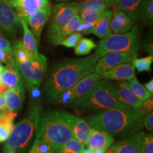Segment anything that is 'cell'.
Here are the masks:
<instances>
[{"label": "cell", "instance_id": "31", "mask_svg": "<svg viewBox=\"0 0 153 153\" xmlns=\"http://www.w3.org/2000/svg\"><path fill=\"white\" fill-rule=\"evenodd\" d=\"M105 10H98V9L92 8H86L79 10V15L82 22H96L101 18Z\"/></svg>", "mask_w": 153, "mask_h": 153}, {"label": "cell", "instance_id": "49", "mask_svg": "<svg viewBox=\"0 0 153 153\" xmlns=\"http://www.w3.org/2000/svg\"><path fill=\"white\" fill-rule=\"evenodd\" d=\"M92 152H93V150H91L90 148H85V149H84L82 153H92Z\"/></svg>", "mask_w": 153, "mask_h": 153}, {"label": "cell", "instance_id": "35", "mask_svg": "<svg viewBox=\"0 0 153 153\" xmlns=\"http://www.w3.org/2000/svg\"><path fill=\"white\" fill-rule=\"evenodd\" d=\"M55 104L62 105H70L72 103V92L71 88L59 94L53 101Z\"/></svg>", "mask_w": 153, "mask_h": 153}, {"label": "cell", "instance_id": "8", "mask_svg": "<svg viewBox=\"0 0 153 153\" xmlns=\"http://www.w3.org/2000/svg\"><path fill=\"white\" fill-rule=\"evenodd\" d=\"M20 27V20L9 0H0V35L13 38Z\"/></svg>", "mask_w": 153, "mask_h": 153}, {"label": "cell", "instance_id": "2", "mask_svg": "<svg viewBox=\"0 0 153 153\" xmlns=\"http://www.w3.org/2000/svg\"><path fill=\"white\" fill-rule=\"evenodd\" d=\"M145 115L146 113L140 108H111L86 116L84 118L92 128L108 133L113 137L124 138L143 129Z\"/></svg>", "mask_w": 153, "mask_h": 153}, {"label": "cell", "instance_id": "53", "mask_svg": "<svg viewBox=\"0 0 153 153\" xmlns=\"http://www.w3.org/2000/svg\"><path fill=\"white\" fill-rule=\"evenodd\" d=\"M56 1H69V0H56Z\"/></svg>", "mask_w": 153, "mask_h": 153}, {"label": "cell", "instance_id": "22", "mask_svg": "<svg viewBox=\"0 0 153 153\" xmlns=\"http://www.w3.org/2000/svg\"><path fill=\"white\" fill-rule=\"evenodd\" d=\"M143 0H115L111 8L112 10L122 11L134 21H140V7Z\"/></svg>", "mask_w": 153, "mask_h": 153}, {"label": "cell", "instance_id": "15", "mask_svg": "<svg viewBox=\"0 0 153 153\" xmlns=\"http://www.w3.org/2000/svg\"><path fill=\"white\" fill-rule=\"evenodd\" d=\"M101 80L100 74L93 72L85 76L71 88L72 102L87 95Z\"/></svg>", "mask_w": 153, "mask_h": 153}, {"label": "cell", "instance_id": "34", "mask_svg": "<svg viewBox=\"0 0 153 153\" xmlns=\"http://www.w3.org/2000/svg\"><path fill=\"white\" fill-rule=\"evenodd\" d=\"M55 150L51 145L45 143L33 142L28 153H54Z\"/></svg>", "mask_w": 153, "mask_h": 153}, {"label": "cell", "instance_id": "14", "mask_svg": "<svg viewBox=\"0 0 153 153\" xmlns=\"http://www.w3.org/2000/svg\"><path fill=\"white\" fill-rule=\"evenodd\" d=\"M51 14H52V9L51 6H49L36 11L31 16L28 17L27 19L25 21L30 27L29 28L35 36L38 43L41 38L43 29L51 18Z\"/></svg>", "mask_w": 153, "mask_h": 153}, {"label": "cell", "instance_id": "19", "mask_svg": "<svg viewBox=\"0 0 153 153\" xmlns=\"http://www.w3.org/2000/svg\"><path fill=\"white\" fill-rule=\"evenodd\" d=\"M25 92V85L20 87L9 88L4 94L6 99V108L9 111L18 114L24 105Z\"/></svg>", "mask_w": 153, "mask_h": 153}, {"label": "cell", "instance_id": "17", "mask_svg": "<svg viewBox=\"0 0 153 153\" xmlns=\"http://www.w3.org/2000/svg\"><path fill=\"white\" fill-rule=\"evenodd\" d=\"M0 81L7 87L13 88L24 85V79L19 71L16 61L4 67L0 76Z\"/></svg>", "mask_w": 153, "mask_h": 153}, {"label": "cell", "instance_id": "43", "mask_svg": "<svg viewBox=\"0 0 153 153\" xmlns=\"http://www.w3.org/2000/svg\"><path fill=\"white\" fill-rule=\"evenodd\" d=\"M152 97H150L148 99H147L146 101H143V105L140 107V109L143 110V111H145L146 114H148L149 112H151L152 111Z\"/></svg>", "mask_w": 153, "mask_h": 153}, {"label": "cell", "instance_id": "1", "mask_svg": "<svg viewBox=\"0 0 153 153\" xmlns=\"http://www.w3.org/2000/svg\"><path fill=\"white\" fill-rule=\"evenodd\" d=\"M99 60L96 53L87 57L67 59L52 67L44 91L48 102H53L62 91L70 89L88 74L94 72Z\"/></svg>", "mask_w": 153, "mask_h": 153}, {"label": "cell", "instance_id": "48", "mask_svg": "<svg viewBox=\"0 0 153 153\" xmlns=\"http://www.w3.org/2000/svg\"><path fill=\"white\" fill-rule=\"evenodd\" d=\"M6 107V99L4 94H0V110L2 111Z\"/></svg>", "mask_w": 153, "mask_h": 153}, {"label": "cell", "instance_id": "46", "mask_svg": "<svg viewBox=\"0 0 153 153\" xmlns=\"http://www.w3.org/2000/svg\"><path fill=\"white\" fill-rule=\"evenodd\" d=\"M144 50L148 52L150 55H152V42H148L144 44Z\"/></svg>", "mask_w": 153, "mask_h": 153}, {"label": "cell", "instance_id": "40", "mask_svg": "<svg viewBox=\"0 0 153 153\" xmlns=\"http://www.w3.org/2000/svg\"><path fill=\"white\" fill-rule=\"evenodd\" d=\"M0 125L4 126V127L6 128L9 132L11 133V131H12L14 127V120L10 117H9V116L1 114L0 115Z\"/></svg>", "mask_w": 153, "mask_h": 153}, {"label": "cell", "instance_id": "44", "mask_svg": "<svg viewBox=\"0 0 153 153\" xmlns=\"http://www.w3.org/2000/svg\"><path fill=\"white\" fill-rule=\"evenodd\" d=\"M0 49L5 50L7 51H12V46L7 38L0 35Z\"/></svg>", "mask_w": 153, "mask_h": 153}, {"label": "cell", "instance_id": "11", "mask_svg": "<svg viewBox=\"0 0 153 153\" xmlns=\"http://www.w3.org/2000/svg\"><path fill=\"white\" fill-rule=\"evenodd\" d=\"M145 133L143 131L124 137L107 148L106 153H141L142 140Z\"/></svg>", "mask_w": 153, "mask_h": 153}, {"label": "cell", "instance_id": "4", "mask_svg": "<svg viewBox=\"0 0 153 153\" xmlns=\"http://www.w3.org/2000/svg\"><path fill=\"white\" fill-rule=\"evenodd\" d=\"M72 109L77 112L96 111L111 108L130 109L132 108L120 102L114 97L109 80L102 79L90 92L83 98L70 104Z\"/></svg>", "mask_w": 153, "mask_h": 153}, {"label": "cell", "instance_id": "42", "mask_svg": "<svg viewBox=\"0 0 153 153\" xmlns=\"http://www.w3.org/2000/svg\"><path fill=\"white\" fill-rule=\"evenodd\" d=\"M28 90L30 91V97L34 101H38V99L41 98V91H40V87H32L28 88Z\"/></svg>", "mask_w": 153, "mask_h": 153}, {"label": "cell", "instance_id": "38", "mask_svg": "<svg viewBox=\"0 0 153 153\" xmlns=\"http://www.w3.org/2000/svg\"><path fill=\"white\" fill-rule=\"evenodd\" d=\"M96 22H91V23H85L82 22L79 26H78L77 29H76V32L79 33L80 34H90L91 33L94 27Z\"/></svg>", "mask_w": 153, "mask_h": 153}, {"label": "cell", "instance_id": "10", "mask_svg": "<svg viewBox=\"0 0 153 153\" xmlns=\"http://www.w3.org/2000/svg\"><path fill=\"white\" fill-rule=\"evenodd\" d=\"M9 1L15 9L18 18L24 22L36 11L51 6L48 0H9Z\"/></svg>", "mask_w": 153, "mask_h": 153}, {"label": "cell", "instance_id": "3", "mask_svg": "<svg viewBox=\"0 0 153 153\" xmlns=\"http://www.w3.org/2000/svg\"><path fill=\"white\" fill-rule=\"evenodd\" d=\"M76 116L62 110H53L42 114L34 142L45 143L55 152L72 136V127Z\"/></svg>", "mask_w": 153, "mask_h": 153}, {"label": "cell", "instance_id": "52", "mask_svg": "<svg viewBox=\"0 0 153 153\" xmlns=\"http://www.w3.org/2000/svg\"><path fill=\"white\" fill-rule=\"evenodd\" d=\"M3 68H4V67H3V65H1V62H0V71H2V70H3Z\"/></svg>", "mask_w": 153, "mask_h": 153}, {"label": "cell", "instance_id": "12", "mask_svg": "<svg viewBox=\"0 0 153 153\" xmlns=\"http://www.w3.org/2000/svg\"><path fill=\"white\" fill-rule=\"evenodd\" d=\"M133 57L131 54L124 52H111L99 58L95 66L94 72L101 74L115 67L126 62H131Z\"/></svg>", "mask_w": 153, "mask_h": 153}, {"label": "cell", "instance_id": "27", "mask_svg": "<svg viewBox=\"0 0 153 153\" xmlns=\"http://www.w3.org/2000/svg\"><path fill=\"white\" fill-rule=\"evenodd\" d=\"M11 46H12V52L16 63H23L35 58L25 48L22 41H15Z\"/></svg>", "mask_w": 153, "mask_h": 153}, {"label": "cell", "instance_id": "37", "mask_svg": "<svg viewBox=\"0 0 153 153\" xmlns=\"http://www.w3.org/2000/svg\"><path fill=\"white\" fill-rule=\"evenodd\" d=\"M141 153H153V137L152 134H145L142 140Z\"/></svg>", "mask_w": 153, "mask_h": 153}, {"label": "cell", "instance_id": "33", "mask_svg": "<svg viewBox=\"0 0 153 153\" xmlns=\"http://www.w3.org/2000/svg\"><path fill=\"white\" fill-rule=\"evenodd\" d=\"M153 62L152 55H148V57H142V58H133L132 60L135 68L140 72H150L151 71V65Z\"/></svg>", "mask_w": 153, "mask_h": 153}, {"label": "cell", "instance_id": "13", "mask_svg": "<svg viewBox=\"0 0 153 153\" xmlns=\"http://www.w3.org/2000/svg\"><path fill=\"white\" fill-rule=\"evenodd\" d=\"M111 87L114 97L122 104L127 105L134 109H138L143 105V101H140L132 93L126 82L114 83L111 82Z\"/></svg>", "mask_w": 153, "mask_h": 153}, {"label": "cell", "instance_id": "47", "mask_svg": "<svg viewBox=\"0 0 153 153\" xmlns=\"http://www.w3.org/2000/svg\"><path fill=\"white\" fill-rule=\"evenodd\" d=\"M145 89L150 92L151 94L153 93V79H151L145 85Z\"/></svg>", "mask_w": 153, "mask_h": 153}, {"label": "cell", "instance_id": "32", "mask_svg": "<svg viewBox=\"0 0 153 153\" xmlns=\"http://www.w3.org/2000/svg\"><path fill=\"white\" fill-rule=\"evenodd\" d=\"M96 47V43L90 38H82L77 45L74 47V53L76 55H87Z\"/></svg>", "mask_w": 153, "mask_h": 153}, {"label": "cell", "instance_id": "23", "mask_svg": "<svg viewBox=\"0 0 153 153\" xmlns=\"http://www.w3.org/2000/svg\"><path fill=\"white\" fill-rule=\"evenodd\" d=\"M113 13L114 11L112 9H106L101 18L96 22L91 33L101 39L111 35L112 33L110 30V22L111 20Z\"/></svg>", "mask_w": 153, "mask_h": 153}, {"label": "cell", "instance_id": "25", "mask_svg": "<svg viewBox=\"0 0 153 153\" xmlns=\"http://www.w3.org/2000/svg\"><path fill=\"white\" fill-rule=\"evenodd\" d=\"M19 20H20L21 26L23 29V45L32 56L34 57H38L41 53L38 51V42L36 41L35 36L26 22L21 19Z\"/></svg>", "mask_w": 153, "mask_h": 153}, {"label": "cell", "instance_id": "28", "mask_svg": "<svg viewBox=\"0 0 153 153\" xmlns=\"http://www.w3.org/2000/svg\"><path fill=\"white\" fill-rule=\"evenodd\" d=\"M115 0H82L79 3V10L86 8H92L98 10L110 9Z\"/></svg>", "mask_w": 153, "mask_h": 153}, {"label": "cell", "instance_id": "20", "mask_svg": "<svg viewBox=\"0 0 153 153\" xmlns=\"http://www.w3.org/2000/svg\"><path fill=\"white\" fill-rule=\"evenodd\" d=\"M82 22L79 14L74 15L65 26L60 28L57 32H55L52 35L48 36V41L51 45H54V46L60 45L61 42L65 38L70 36V34L76 32L78 26Z\"/></svg>", "mask_w": 153, "mask_h": 153}, {"label": "cell", "instance_id": "21", "mask_svg": "<svg viewBox=\"0 0 153 153\" xmlns=\"http://www.w3.org/2000/svg\"><path fill=\"white\" fill-rule=\"evenodd\" d=\"M114 142V137H113L108 133L91 128L90 135L87 140L86 145L91 150H106L107 148L111 146Z\"/></svg>", "mask_w": 153, "mask_h": 153}, {"label": "cell", "instance_id": "54", "mask_svg": "<svg viewBox=\"0 0 153 153\" xmlns=\"http://www.w3.org/2000/svg\"><path fill=\"white\" fill-rule=\"evenodd\" d=\"M1 72L0 71V76H1ZM0 84H1V81H0Z\"/></svg>", "mask_w": 153, "mask_h": 153}, {"label": "cell", "instance_id": "7", "mask_svg": "<svg viewBox=\"0 0 153 153\" xmlns=\"http://www.w3.org/2000/svg\"><path fill=\"white\" fill-rule=\"evenodd\" d=\"M27 88L40 87L44 75L47 72V58L40 54L38 57L23 63H16Z\"/></svg>", "mask_w": 153, "mask_h": 153}, {"label": "cell", "instance_id": "9", "mask_svg": "<svg viewBox=\"0 0 153 153\" xmlns=\"http://www.w3.org/2000/svg\"><path fill=\"white\" fill-rule=\"evenodd\" d=\"M51 21L48 29V36L52 35L65 26L74 15L79 14V3L69 2L57 4L53 7Z\"/></svg>", "mask_w": 153, "mask_h": 153}, {"label": "cell", "instance_id": "36", "mask_svg": "<svg viewBox=\"0 0 153 153\" xmlns=\"http://www.w3.org/2000/svg\"><path fill=\"white\" fill-rule=\"evenodd\" d=\"M82 38V35L77 32L70 34L68 37L65 38L63 41L61 42L60 45L65 46L67 48H74L79 43L80 39Z\"/></svg>", "mask_w": 153, "mask_h": 153}, {"label": "cell", "instance_id": "6", "mask_svg": "<svg viewBox=\"0 0 153 153\" xmlns=\"http://www.w3.org/2000/svg\"><path fill=\"white\" fill-rule=\"evenodd\" d=\"M140 28L137 25L125 33L111 34L99 41L95 53L99 58L111 52H124L137 57L140 49Z\"/></svg>", "mask_w": 153, "mask_h": 153}, {"label": "cell", "instance_id": "16", "mask_svg": "<svg viewBox=\"0 0 153 153\" xmlns=\"http://www.w3.org/2000/svg\"><path fill=\"white\" fill-rule=\"evenodd\" d=\"M101 79L126 82L135 76V68L133 62H126L111 69L101 74Z\"/></svg>", "mask_w": 153, "mask_h": 153}, {"label": "cell", "instance_id": "50", "mask_svg": "<svg viewBox=\"0 0 153 153\" xmlns=\"http://www.w3.org/2000/svg\"><path fill=\"white\" fill-rule=\"evenodd\" d=\"M4 153H16V151L14 150H11V149H9V150H5L3 151Z\"/></svg>", "mask_w": 153, "mask_h": 153}, {"label": "cell", "instance_id": "30", "mask_svg": "<svg viewBox=\"0 0 153 153\" xmlns=\"http://www.w3.org/2000/svg\"><path fill=\"white\" fill-rule=\"evenodd\" d=\"M84 149L85 145L72 137L63 144L55 153H82Z\"/></svg>", "mask_w": 153, "mask_h": 153}, {"label": "cell", "instance_id": "39", "mask_svg": "<svg viewBox=\"0 0 153 153\" xmlns=\"http://www.w3.org/2000/svg\"><path fill=\"white\" fill-rule=\"evenodd\" d=\"M14 60L15 59L12 51H7L5 50L0 49V62L8 65Z\"/></svg>", "mask_w": 153, "mask_h": 153}, {"label": "cell", "instance_id": "45", "mask_svg": "<svg viewBox=\"0 0 153 153\" xmlns=\"http://www.w3.org/2000/svg\"><path fill=\"white\" fill-rule=\"evenodd\" d=\"M11 132H9L6 128L0 125V143L6 142L10 135Z\"/></svg>", "mask_w": 153, "mask_h": 153}, {"label": "cell", "instance_id": "41", "mask_svg": "<svg viewBox=\"0 0 153 153\" xmlns=\"http://www.w3.org/2000/svg\"><path fill=\"white\" fill-rule=\"evenodd\" d=\"M143 127L147 128L148 131H152L153 130V114L152 112H149L145 115L143 120Z\"/></svg>", "mask_w": 153, "mask_h": 153}, {"label": "cell", "instance_id": "24", "mask_svg": "<svg viewBox=\"0 0 153 153\" xmlns=\"http://www.w3.org/2000/svg\"><path fill=\"white\" fill-rule=\"evenodd\" d=\"M91 131V127L84 118L76 116L72 124V136L79 142L86 145Z\"/></svg>", "mask_w": 153, "mask_h": 153}, {"label": "cell", "instance_id": "51", "mask_svg": "<svg viewBox=\"0 0 153 153\" xmlns=\"http://www.w3.org/2000/svg\"><path fill=\"white\" fill-rule=\"evenodd\" d=\"M92 153H106V150H93Z\"/></svg>", "mask_w": 153, "mask_h": 153}, {"label": "cell", "instance_id": "18", "mask_svg": "<svg viewBox=\"0 0 153 153\" xmlns=\"http://www.w3.org/2000/svg\"><path fill=\"white\" fill-rule=\"evenodd\" d=\"M113 16L110 22V30L113 34L125 33L135 26V21L122 11L113 10Z\"/></svg>", "mask_w": 153, "mask_h": 153}, {"label": "cell", "instance_id": "5", "mask_svg": "<svg viewBox=\"0 0 153 153\" xmlns=\"http://www.w3.org/2000/svg\"><path fill=\"white\" fill-rule=\"evenodd\" d=\"M43 108L36 106L26 117L14 126L4 145V150L11 149L16 153H24L34 135H36Z\"/></svg>", "mask_w": 153, "mask_h": 153}, {"label": "cell", "instance_id": "29", "mask_svg": "<svg viewBox=\"0 0 153 153\" xmlns=\"http://www.w3.org/2000/svg\"><path fill=\"white\" fill-rule=\"evenodd\" d=\"M140 21L148 26L153 23V0H143L140 7Z\"/></svg>", "mask_w": 153, "mask_h": 153}, {"label": "cell", "instance_id": "26", "mask_svg": "<svg viewBox=\"0 0 153 153\" xmlns=\"http://www.w3.org/2000/svg\"><path fill=\"white\" fill-rule=\"evenodd\" d=\"M127 85L128 86L129 89H131L132 93L135 95V97L137 99H138L140 101H145L147 99H148L150 97H152V94L145 89V87L141 85L140 82L137 81V78L133 77L132 79L126 81Z\"/></svg>", "mask_w": 153, "mask_h": 153}]
</instances>
